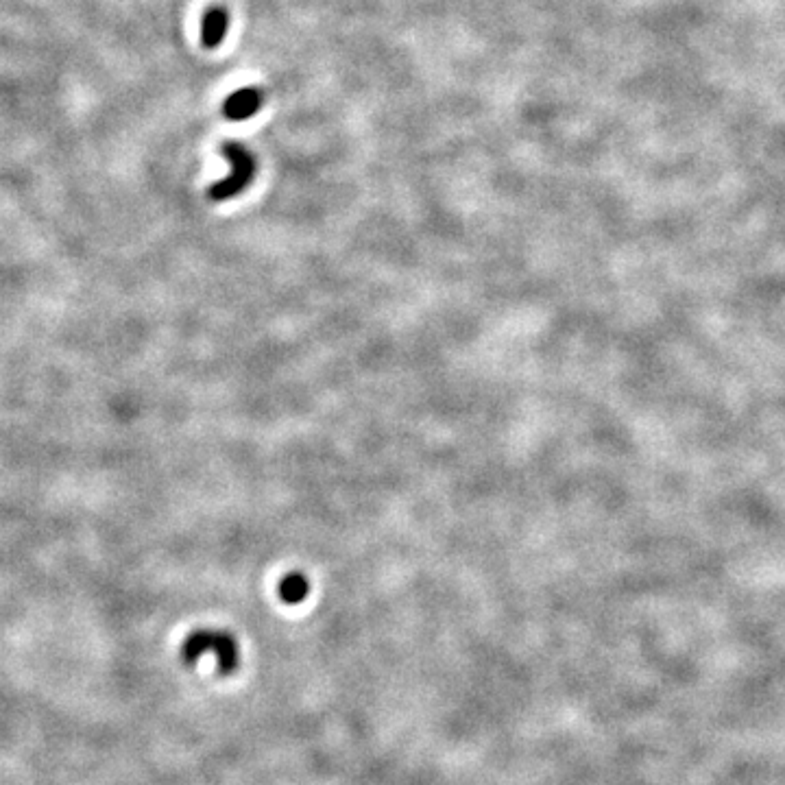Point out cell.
<instances>
[{"instance_id": "cell-3", "label": "cell", "mask_w": 785, "mask_h": 785, "mask_svg": "<svg viewBox=\"0 0 785 785\" xmlns=\"http://www.w3.org/2000/svg\"><path fill=\"white\" fill-rule=\"evenodd\" d=\"M262 92L258 88H243L234 92L223 103V114L229 120H247L262 107Z\"/></svg>"}, {"instance_id": "cell-2", "label": "cell", "mask_w": 785, "mask_h": 785, "mask_svg": "<svg viewBox=\"0 0 785 785\" xmlns=\"http://www.w3.org/2000/svg\"><path fill=\"white\" fill-rule=\"evenodd\" d=\"M223 155L229 166H232V173H229L225 179L216 181V184L208 190V197L212 201L234 199L251 184L253 175H256V160H253L249 149H245L240 142L234 140L227 142L223 147Z\"/></svg>"}, {"instance_id": "cell-5", "label": "cell", "mask_w": 785, "mask_h": 785, "mask_svg": "<svg viewBox=\"0 0 785 785\" xmlns=\"http://www.w3.org/2000/svg\"><path fill=\"white\" fill-rule=\"evenodd\" d=\"M310 594V581L306 578V574L301 572H291L286 574L280 585H277V596H280L282 602L286 605H299V602H304Z\"/></svg>"}, {"instance_id": "cell-4", "label": "cell", "mask_w": 785, "mask_h": 785, "mask_svg": "<svg viewBox=\"0 0 785 785\" xmlns=\"http://www.w3.org/2000/svg\"><path fill=\"white\" fill-rule=\"evenodd\" d=\"M227 27H229V16H227L225 9L214 7V9L205 11L203 22H201L203 46H208V48L219 46L223 42V38H225Z\"/></svg>"}, {"instance_id": "cell-1", "label": "cell", "mask_w": 785, "mask_h": 785, "mask_svg": "<svg viewBox=\"0 0 785 785\" xmlns=\"http://www.w3.org/2000/svg\"><path fill=\"white\" fill-rule=\"evenodd\" d=\"M216 655L221 674H232L240 666V648L236 637L221 628H197L181 644V659L186 666H195L203 655Z\"/></svg>"}]
</instances>
